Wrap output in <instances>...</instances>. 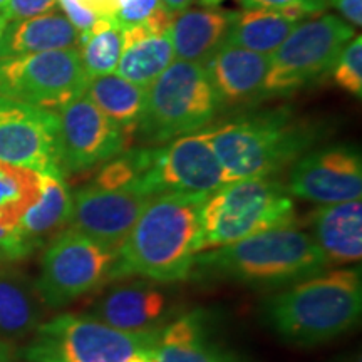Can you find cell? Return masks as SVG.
I'll list each match as a JSON object with an SVG mask.
<instances>
[{"label": "cell", "mask_w": 362, "mask_h": 362, "mask_svg": "<svg viewBox=\"0 0 362 362\" xmlns=\"http://www.w3.org/2000/svg\"><path fill=\"white\" fill-rule=\"evenodd\" d=\"M206 197L185 192L153 197L116 250L111 280L141 277L166 284L189 279L200 253V214Z\"/></svg>", "instance_id": "6da1fadb"}, {"label": "cell", "mask_w": 362, "mask_h": 362, "mask_svg": "<svg viewBox=\"0 0 362 362\" xmlns=\"http://www.w3.org/2000/svg\"><path fill=\"white\" fill-rule=\"evenodd\" d=\"M325 269L327 262L310 233L292 223L200 252L189 279L285 288Z\"/></svg>", "instance_id": "7a4b0ae2"}, {"label": "cell", "mask_w": 362, "mask_h": 362, "mask_svg": "<svg viewBox=\"0 0 362 362\" xmlns=\"http://www.w3.org/2000/svg\"><path fill=\"white\" fill-rule=\"evenodd\" d=\"M361 312L359 267L320 272L285 287L262 307L264 322L285 342L302 347L346 334L359 322Z\"/></svg>", "instance_id": "3957f363"}, {"label": "cell", "mask_w": 362, "mask_h": 362, "mask_svg": "<svg viewBox=\"0 0 362 362\" xmlns=\"http://www.w3.org/2000/svg\"><path fill=\"white\" fill-rule=\"evenodd\" d=\"M230 181L267 178L292 166L319 133L288 110H270L205 131Z\"/></svg>", "instance_id": "277c9868"}, {"label": "cell", "mask_w": 362, "mask_h": 362, "mask_svg": "<svg viewBox=\"0 0 362 362\" xmlns=\"http://www.w3.org/2000/svg\"><path fill=\"white\" fill-rule=\"evenodd\" d=\"M296 205L282 181L245 178L210 193L200 214V252L240 242L252 235L292 225Z\"/></svg>", "instance_id": "5b68a950"}, {"label": "cell", "mask_w": 362, "mask_h": 362, "mask_svg": "<svg viewBox=\"0 0 362 362\" xmlns=\"http://www.w3.org/2000/svg\"><path fill=\"white\" fill-rule=\"evenodd\" d=\"M220 101L205 66L175 61L148 86L139 133L149 143H166L194 134L211 123Z\"/></svg>", "instance_id": "8992f818"}, {"label": "cell", "mask_w": 362, "mask_h": 362, "mask_svg": "<svg viewBox=\"0 0 362 362\" xmlns=\"http://www.w3.org/2000/svg\"><path fill=\"white\" fill-rule=\"evenodd\" d=\"M160 330L123 332L93 315L61 314L37 325L22 356L25 362H133L148 356Z\"/></svg>", "instance_id": "52a82bcc"}, {"label": "cell", "mask_w": 362, "mask_h": 362, "mask_svg": "<svg viewBox=\"0 0 362 362\" xmlns=\"http://www.w3.org/2000/svg\"><path fill=\"white\" fill-rule=\"evenodd\" d=\"M354 35V27L332 13L297 24L270 56L264 96L291 94L314 83L332 69L339 54Z\"/></svg>", "instance_id": "ba28073f"}, {"label": "cell", "mask_w": 362, "mask_h": 362, "mask_svg": "<svg viewBox=\"0 0 362 362\" xmlns=\"http://www.w3.org/2000/svg\"><path fill=\"white\" fill-rule=\"evenodd\" d=\"M116 252L78 230L57 233L45 248L35 292L47 307L59 309L111 282Z\"/></svg>", "instance_id": "9c48e42d"}, {"label": "cell", "mask_w": 362, "mask_h": 362, "mask_svg": "<svg viewBox=\"0 0 362 362\" xmlns=\"http://www.w3.org/2000/svg\"><path fill=\"white\" fill-rule=\"evenodd\" d=\"M79 49L0 59V96L57 111L88 86Z\"/></svg>", "instance_id": "30bf717a"}, {"label": "cell", "mask_w": 362, "mask_h": 362, "mask_svg": "<svg viewBox=\"0 0 362 362\" xmlns=\"http://www.w3.org/2000/svg\"><path fill=\"white\" fill-rule=\"evenodd\" d=\"M153 197L168 192L214 193L230 183L205 133L180 136L165 148H151L149 165L139 180Z\"/></svg>", "instance_id": "8fae6325"}, {"label": "cell", "mask_w": 362, "mask_h": 362, "mask_svg": "<svg viewBox=\"0 0 362 362\" xmlns=\"http://www.w3.org/2000/svg\"><path fill=\"white\" fill-rule=\"evenodd\" d=\"M56 115L62 176L83 173L123 153L126 134L86 94L57 110Z\"/></svg>", "instance_id": "7c38bea8"}, {"label": "cell", "mask_w": 362, "mask_h": 362, "mask_svg": "<svg viewBox=\"0 0 362 362\" xmlns=\"http://www.w3.org/2000/svg\"><path fill=\"white\" fill-rule=\"evenodd\" d=\"M71 197V228L116 252L153 194L139 181L123 187H103L93 181Z\"/></svg>", "instance_id": "4fadbf2b"}, {"label": "cell", "mask_w": 362, "mask_h": 362, "mask_svg": "<svg viewBox=\"0 0 362 362\" xmlns=\"http://www.w3.org/2000/svg\"><path fill=\"white\" fill-rule=\"evenodd\" d=\"M57 115L0 96V161L62 176L59 168ZM64 178V176H62Z\"/></svg>", "instance_id": "5bb4252c"}, {"label": "cell", "mask_w": 362, "mask_h": 362, "mask_svg": "<svg viewBox=\"0 0 362 362\" xmlns=\"http://www.w3.org/2000/svg\"><path fill=\"white\" fill-rule=\"evenodd\" d=\"M287 189L292 197L320 205L361 200V151L347 144L310 149L292 165Z\"/></svg>", "instance_id": "9a60e30c"}, {"label": "cell", "mask_w": 362, "mask_h": 362, "mask_svg": "<svg viewBox=\"0 0 362 362\" xmlns=\"http://www.w3.org/2000/svg\"><path fill=\"white\" fill-rule=\"evenodd\" d=\"M116 282L94 304L89 315L123 332H156L168 324V297L151 280Z\"/></svg>", "instance_id": "2e32d148"}, {"label": "cell", "mask_w": 362, "mask_h": 362, "mask_svg": "<svg viewBox=\"0 0 362 362\" xmlns=\"http://www.w3.org/2000/svg\"><path fill=\"white\" fill-rule=\"evenodd\" d=\"M269 67L270 56L230 44L221 45L205 64L220 106L250 103L264 96V81Z\"/></svg>", "instance_id": "e0dca14e"}, {"label": "cell", "mask_w": 362, "mask_h": 362, "mask_svg": "<svg viewBox=\"0 0 362 362\" xmlns=\"http://www.w3.org/2000/svg\"><path fill=\"white\" fill-rule=\"evenodd\" d=\"M315 245L327 265L356 264L362 257V203L351 200L322 205L312 214Z\"/></svg>", "instance_id": "ac0fdd59"}, {"label": "cell", "mask_w": 362, "mask_h": 362, "mask_svg": "<svg viewBox=\"0 0 362 362\" xmlns=\"http://www.w3.org/2000/svg\"><path fill=\"white\" fill-rule=\"evenodd\" d=\"M148 362H240L232 352L221 349L208 334L203 312H189L168 322L158 332Z\"/></svg>", "instance_id": "d6986e66"}, {"label": "cell", "mask_w": 362, "mask_h": 362, "mask_svg": "<svg viewBox=\"0 0 362 362\" xmlns=\"http://www.w3.org/2000/svg\"><path fill=\"white\" fill-rule=\"evenodd\" d=\"M235 12L216 7L187 8L175 17L171 44L176 61L205 66L225 44Z\"/></svg>", "instance_id": "ffe728a7"}, {"label": "cell", "mask_w": 362, "mask_h": 362, "mask_svg": "<svg viewBox=\"0 0 362 362\" xmlns=\"http://www.w3.org/2000/svg\"><path fill=\"white\" fill-rule=\"evenodd\" d=\"M66 49H79V33L64 13L7 22L0 35V59Z\"/></svg>", "instance_id": "44dd1931"}, {"label": "cell", "mask_w": 362, "mask_h": 362, "mask_svg": "<svg viewBox=\"0 0 362 362\" xmlns=\"http://www.w3.org/2000/svg\"><path fill=\"white\" fill-rule=\"evenodd\" d=\"M175 61L171 33L149 34L143 24L123 30V51L116 74L131 83L148 88Z\"/></svg>", "instance_id": "7402d4cb"}, {"label": "cell", "mask_w": 362, "mask_h": 362, "mask_svg": "<svg viewBox=\"0 0 362 362\" xmlns=\"http://www.w3.org/2000/svg\"><path fill=\"white\" fill-rule=\"evenodd\" d=\"M146 90L148 88L131 83L112 72V74L90 78L84 94L124 134H131L136 133L143 119L144 107H146Z\"/></svg>", "instance_id": "603a6c76"}, {"label": "cell", "mask_w": 362, "mask_h": 362, "mask_svg": "<svg viewBox=\"0 0 362 362\" xmlns=\"http://www.w3.org/2000/svg\"><path fill=\"white\" fill-rule=\"evenodd\" d=\"M72 197L64 178L56 175H40V193L25 210L17 225L21 237L33 248H37L49 233L69 223Z\"/></svg>", "instance_id": "cb8c5ba5"}, {"label": "cell", "mask_w": 362, "mask_h": 362, "mask_svg": "<svg viewBox=\"0 0 362 362\" xmlns=\"http://www.w3.org/2000/svg\"><path fill=\"white\" fill-rule=\"evenodd\" d=\"M297 24L298 22L280 12L243 8L242 12H235L225 44L272 56Z\"/></svg>", "instance_id": "d4e9b609"}, {"label": "cell", "mask_w": 362, "mask_h": 362, "mask_svg": "<svg viewBox=\"0 0 362 362\" xmlns=\"http://www.w3.org/2000/svg\"><path fill=\"white\" fill-rule=\"evenodd\" d=\"M39 296L17 277H0V336L22 337L37 329Z\"/></svg>", "instance_id": "484cf974"}, {"label": "cell", "mask_w": 362, "mask_h": 362, "mask_svg": "<svg viewBox=\"0 0 362 362\" xmlns=\"http://www.w3.org/2000/svg\"><path fill=\"white\" fill-rule=\"evenodd\" d=\"M39 193L40 173L0 161V225L17 230L22 215Z\"/></svg>", "instance_id": "4316f807"}, {"label": "cell", "mask_w": 362, "mask_h": 362, "mask_svg": "<svg viewBox=\"0 0 362 362\" xmlns=\"http://www.w3.org/2000/svg\"><path fill=\"white\" fill-rule=\"evenodd\" d=\"M123 51V30L117 25L98 34L79 35V56L88 78L116 72Z\"/></svg>", "instance_id": "83f0119b"}, {"label": "cell", "mask_w": 362, "mask_h": 362, "mask_svg": "<svg viewBox=\"0 0 362 362\" xmlns=\"http://www.w3.org/2000/svg\"><path fill=\"white\" fill-rule=\"evenodd\" d=\"M332 79L339 88L352 94V96H362V37L354 35L342 52L339 54L337 61L334 62Z\"/></svg>", "instance_id": "f1b7e54d"}, {"label": "cell", "mask_w": 362, "mask_h": 362, "mask_svg": "<svg viewBox=\"0 0 362 362\" xmlns=\"http://www.w3.org/2000/svg\"><path fill=\"white\" fill-rule=\"evenodd\" d=\"M243 8L280 12L300 24L327 11V0H240Z\"/></svg>", "instance_id": "f546056e"}, {"label": "cell", "mask_w": 362, "mask_h": 362, "mask_svg": "<svg viewBox=\"0 0 362 362\" xmlns=\"http://www.w3.org/2000/svg\"><path fill=\"white\" fill-rule=\"evenodd\" d=\"M160 4L161 0H117L115 19L119 29L124 30L131 25L141 24Z\"/></svg>", "instance_id": "4dcf8cb0"}, {"label": "cell", "mask_w": 362, "mask_h": 362, "mask_svg": "<svg viewBox=\"0 0 362 362\" xmlns=\"http://www.w3.org/2000/svg\"><path fill=\"white\" fill-rule=\"evenodd\" d=\"M56 6L57 0H7L0 16L7 22L24 21L52 12Z\"/></svg>", "instance_id": "1f68e13d"}, {"label": "cell", "mask_w": 362, "mask_h": 362, "mask_svg": "<svg viewBox=\"0 0 362 362\" xmlns=\"http://www.w3.org/2000/svg\"><path fill=\"white\" fill-rule=\"evenodd\" d=\"M33 253L30 248L21 237L19 230H8L0 225V257L7 260H21Z\"/></svg>", "instance_id": "d6a6232c"}, {"label": "cell", "mask_w": 362, "mask_h": 362, "mask_svg": "<svg viewBox=\"0 0 362 362\" xmlns=\"http://www.w3.org/2000/svg\"><path fill=\"white\" fill-rule=\"evenodd\" d=\"M57 4L62 7L66 19L76 27L79 35L88 33L99 17L93 11H89L88 7L83 6L79 0H57Z\"/></svg>", "instance_id": "836d02e7"}, {"label": "cell", "mask_w": 362, "mask_h": 362, "mask_svg": "<svg viewBox=\"0 0 362 362\" xmlns=\"http://www.w3.org/2000/svg\"><path fill=\"white\" fill-rule=\"evenodd\" d=\"M176 16H178V13L171 12L168 7L160 4V6H158L155 11L149 13V16L141 22V24L146 27L149 34L165 35V34L171 33V27H173Z\"/></svg>", "instance_id": "e575fe53"}, {"label": "cell", "mask_w": 362, "mask_h": 362, "mask_svg": "<svg viewBox=\"0 0 362 362\" xmlns=\"http://www.w3.org/2000/svg\"><path fill=\"white\" fill-rule=\"evenodd\" d=\"M327 4L336 7L351 27L362 25V0H327Z\"/></svg>", "instance_id": "d590c367"}, {"label": "cell", "mask_w": 362, "mask_h": 362, "mask_svg": "<svg viewBox=\"0 0 362 362\" xmlns=\"http://www.w3.org/2000/svg\"><path fill=\"white\" fill-rule=\"evenodd\" d=\"M79 2L88 7L89 11H93L96 16L116 17L117 0H79Z\"/></svg>", "instance_id": "8d00e7d4"}, {"label": "cell", "mask_w": 362, "mask_h": 362, "mask_svg": "<svg viewBox=\"0 0 362 362\" xmlns=\"http://www.w3.org/2000/svg\"><path fill=\"white\" fill-rule=\"evenodd\" d=\"M193 2L194 0H161L163 6H166L171 12H175V13L185 12L187 8H189V6H192Z\"/></svg>", "instance_id": "74e56055"}, {"label": "cell", "mask_w": 362, "mask_h": 362, "mask_svg": "<svg viewBox=\"0 0 362 362\" xmlns=\"http://www.w3.org/2000/svg\"><path fill=\"white\" fill-rule=\"evenodd\" d=\"M0 362H11V349L2 341H0Z\"/></svg>", "instance_id": "f35d334b"}, {"label": "cell", "mask_w": 362, "mask_h": 362, "mask_svg": "<svg viewBox=\"0 0 362 362\" xmlns=\"http://www.w3.org/2000/svg\"><path fill=\"white\" fill-rule=\"evenodd\" d=\"M221 2H225V0H200V4H203L205 7H216Z\"/></svg>", "instance_id": "ab89813d"}, {"label": "cell", "mask_w": 362, "mask_h": 362, "mask_svg": "<svg viewBox=\"0 0 362 362\" xmlns=\"http://www.w3.org/2000/svg\"><path fill=\"white\" fill-rule=\"evenodd\" d=\"M6 24H7V21L4 19L2 16H0V35H2V33H4V27H6Z\"/></svg>", "instance_id": "60d3db41"}, {"label": "cell", "mask_w": 362, "mask_h": 362, "mask_svg": "<svg viewBox=\"0 0 362 362\" xmlns=\"http://www.w3.org/2000/svg\"><path fill=\"white\" fill-rule=\"evenodd\" d=\"M6 4H7V0H0V12L4 11V7H6Z\"/></svg>", "instance_id": "b9f144b4"}, {"label": "cell", "mask_w": 362, "mask_h": 362, "mask_svg": "<svg viewBox=\"0 0 362 362\" xmlns=\"http://www.w3.org/2000/svg\"><path fill=\"white\" fill-rule=\"evenodd\" d=\"M133 362H148L146 357H139V359H134Z\"/></svg>", "instance_id": "7bdbcfd3"}, {"label": "cell", "mask_w": 362, "mask_h": 362, "mask_svg": "<svg viewBox=\"0 0 362 362\" xmlns=\"http://www.w3.org/2000/svg\"><path fill=\"white\" fill-rule=\"evenodd\" d=\"M349 362H361V357H359V356H357V357H354V359H352V361H349Z\"/></svg>", "instance_id": "ee69618b"}]
</instances>
